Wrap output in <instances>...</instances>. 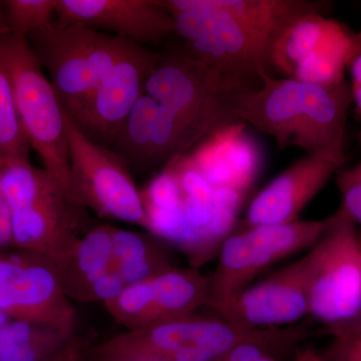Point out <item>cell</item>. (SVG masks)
Returning <instances> with one entry per match:
<instances>
[{
	"label": "cell",
	"instance_id": "83f0119b",
	"mask_svg": "<svg viewBox=\"0 0 361 361\" xmlns=\"http://www.w3.org/2000/svg\"><path fill=\"white\" fill-rule=\"evenodd\" d=\"M127 287L120 275L113 268L104 271L82 287L75 300L84 302H109L116 298Z\"/></svg>",
	"mask_w": 361,
	"mask_h": 361
},
{
	"label": "cell",
	"instance_id": "e575fe53",
	"mask_svg": "<svg viewBox=\"0 0 361 361\" xmlns=\"http://www.w3.org/2000/svg\"><path fill=\"white\" fill-rule=\"evenodd\" d=\"M6 35H9V30L6 25V16H4L2 2L0 1V37Z\"/></svg>",
	"mask_w": 361,
	"mask_h": 361
},
{
	"label": "cell",
	"instance_id": "d590c367",
	"mask_svg": "<svg viewBox=\"0 0 361 361\" xmlns=\"http://www.w3.org/2000/svg\"><path fill=\"white\" fill-rule=\"evenodd\" d=\"M11 318L8 317V316L4 314V312H1L0 311V329H2V327L4 326V325L6 324V323H8L11 322Z\"/></svg>",
	"mask_w": 361,
	"mask_h": 361
},
{
	"label": "cell",
	"instance_id": "f546056e",
	"mask_svg": "<svg viewBox=\"0 0 361 361\" xmlns=\"http://www.w3.org/2000/svg\"><path fill=\"white\" fill-rule=\"evenodd\" d=\"M9 245H13L11 213H9L4 188H2L1 168H0V250H4Z\"/></svg>",
	"mask_w": 361,
	"mask_h": 361
},
{
	"label": "cell",
	"instance_id": "ac0fdd59",
	"mask_svg": "<svg viewBox=\"0 0 361 361\" xmlns=\"http://www.w3.org/2000/svg\"><path fill=\"white\" fill-rule=\"evenodd\" d=\"M302 111L294 146L307 154L343 151L349 106L348 82L322 85L301 82Z\"/></svg>",
	"mask_w": 361,
	"mask_h": 361
},
{
	"label": "cell",
	"instance_id": "4316f807",
	"mask_svg": "<svg viewBox=\"0 0 361 361\" xmlns=\"http://www.w3.org/2000/svg\"><path fill=\"white\" fill-rule=\"evenodd\" d=\"M327 334L331 339L320 351L324 361H361V320Z\"/></svg>",
	"mask_w": 361,
	"mask_h": 361
},
{
	"label": "cell",
	"instance_id": "30bf717a",
	"mask_svg": "<svg viewBox=\"0 0 361 361\" xmlns=\"http://www.w3.org/2000/svg\"><path fill=\"white\" fill-rule=\"evenodd\" d=\"M0 311L11 319L75 332L77 311L66 295L56 265L20 250H0Z\"/></svg>",
	"mask_w": 361,
	"mask_h": 361
},
{
	"label": "cell",
	"instance_id": "277c9868",
	"mask_svg": "<svg viewBox=\"0 0 361 361\" xmlns=\"http://www.w3.org/2000/svg\"><path fill=\"white\" fill-rule=\"evenodd\" d=\"M144 92L174 114L200 141L239 122L237 104L249 90L183 54L159 61Z\"/></svg>",
	"mask_w": 361,
	"mask_h": 361
},
{
	"label": "cell",
	"instance_id": "d6986e66",
	"mask_svg": "<svg viewBox=\"0 0 361 361\" xmlns=\"http://www.w3.org/2000/svg\"><path fill=\"white\" fill-rule=\"evenodd\" d=\"M301 111V82L268 75L258 89L240 97L236 115L239 121L274 137L284 149L294 146Z\"/></svg>",
	"mask_w": 361,
	"mask_h": 361
},
{
	"label": "cell",
	"instance_id": "8d00e7d4",
	"mask_svg": "<svg viewBox=\"0 0 361 361\" xmlns=\"http://www.w3.org/2000/svg\"><path fill=\"white\" fill-rule=\"evenodd\" d=\"M360 241H361V236H360Z\"/></svg>",
	"mask_w": 361,
	"mask_h": 361
},
{
	"label": "cell",
	"instance_id": "7c38bea8",
	"mask_svg": "<svg viewBox=\"0 0 361 361\" xmlns=\"http://www.w3.org/2000/svg\"><path fill=\"white\" fill-rule=\"evenodd\" d=\"M210 292V277L200 270L174 267L128 285L104 306L116 322L134 330L194 314L208 306Z\"/></svg>",
	"mask_w": 361,
	"mask_h": 361
},
{
	"label": "cell",
	"instance_id": "4dcf8cb0",
	"mask_svg": "<svg viewBox=\"0 0 361 361\" xmlns=\"http://www.w3.org/2000/svg\"><path fill=\"white\" fill-rule=\"evenodd\" d=\"M85 355L87 346L80 339L75 338L47 361H84Z\"/></svg>",
	"mask_w": 361,
	"mask_h": 361
},
{
	"label": "cell",
	"instance_id": "d4e9b609",
	"mask_svg": "<svg viewBox=\"0 0 361 361\" xmlns=\"http://www.w3.org/2000/svg\"><path fill=\"white\" fill-rule=\"evenodd\" d=\"M2 2L9 35L30 37L51 25L56 16V0H6Z\"/></svg>",
	"mask_w": 361,
	"mask_h": 361
},
{
	"label": "cell",
	"instance_id": "d6a6232c",
	"mask_svg": "<svg viewBox=\"0 0 361 361\" xmlns=\"http://www.w3.org/2000/svg\"><path fill=\"white\" fill-rule=\"evenodd\" d=\"M290 361H324L320 351L316 350L313 346L301 344L296 349Z\"/></svg>",
	"mask_w": 361,
	"mask_h": 361
},
{
	"label": "cell",
	"instance_id": "ffe728a7",
	"mask_svg": "<svg viewBox=\"0 0 361 361\" xmlns=\"http://www.w3.org/2000/svg\"><path fill=\"white\" fill-rule=\"evenodd\" d=\"M191 159L214 189L234 190L245 195L257 174L258 151L243 132L241 123L211 135L210 141Z\"/></svg>",
	"mask_w": 361,
	"mask_h": 361
},
{
	"label": "cell",
	"instance_id": "4fadbf2b",
	"mask_svg": "<svg viewBox=\"0 0 361 361\" xmlns=\"http://www.w3.org/2000/svg\"><path fill=\"white\" fill-rule=\"evenodd\" d=\"M310 269L307 250L212 312L249 329H283L298 324L308 318Z\"/></svg>",
	"mask_w": 361,
	"mask_h": 361
},
{
	"label": "cell",
	"instance_id": "ba28073f",
	"mask_svg": "<svg viewBox=\"0 0 361 361\" xmlns=\"http://www.w3.org/2000/svg\"><path fill=\"white\" fill-rule=\"evenodd\" d=\"M259 330L215 314L194 313L111 337L90 349L99 355L137 356L155 361H212Z\"/></svg>",
	"mask_w": 361,
	"mask_h": 361
},
{
	"label": "cell",
	"instance_id": "9c48e42d",
	"mask_svg": "<svg viewBox=\"0 0 361 361\" xmlns=\"http://www.w3.org/2000/svg\"><path fill=\"white\" fill-rule=\"evenodd\" d=\"M70 195L80 208L103 217L147 227L142 193L120 157L90 141L66 111Z\"/></svg>",
	"mask_w": 361,
	"mask_h": 361
},
{
	"label": "cell",
	"instance_id": "836d02e7",
	"mask_svg": "<svg viewBox=\"0 0 361 361\" xmlns=\"http://www.w3.org/2000/svg\"><path fill=\"white\" fill-rule=\"evenodd\" d=\"M85 361H155L148 358L137 357V356L99 355V353H87Z\"/></svg>",
	"mask_w": 361,
	"mask_h": 361
},
{
	"label": "cell",
	"instance_id": "2e32d148",
	"mask_svg": "<svg viewBox=\"0 0 361 361\" xmlns=\"http://www.w3.org/2000/svg\"><path fill=\"white\" fill-rule=\"evenodd\" d=\"M196 142L174 114L144 92L115 144L133 161L157 164L182 157Z\"/></svg>",
	"mask_w": 361,
	"mask_h": 361
},
{
	"label": "cell",
	"instance_id": "7a4b0ae2",
	"mask_svg": "<svg viewBox=\"0 0 361 361\" xmlns=\"http://www.w3.org/2000/svg\"><path fill=\"white\" fill-rule=\"evenodd\" d=\"M172 16L175 32L186 42L189 58L220 71L247 90L258 89L269 75L270 45L203 0H161Z\"/></svg>",
	"mask_w": 361,
	"mask_h": 361
},
{
	"label": "cell",
	"instance_id": "e0dca14e",
	"mask_svg": "<svg viewBox=\"0 0 361 361\" xmlns=\"http://www.w3.org/2000/svg\"><path fill=\"white\" fill-rule=\"evenodd\" d=\"M353 32L341 23L313 13L299 18L286 28L274 42L271 66L290 78L303 59H330L348 66Z\"/></svg>",
	"mask_w": 361,
	"mask_h": 361
},
{
	"label": "cell",
	"instance_id": "cb8c5ba5",
	"mask_svg": "<svg viewBox=\"0 0 361 361\" xmlns=\"http://www.w3.org/2000/svg\"><path fill=\"white\" fill-rule=\"evenodd\" d=\"M30 148L16 109L13 82L0 56V157L30 159Z\"/></svg>",
	"mask_w": 361,
	"mask_h": 361
},
{
	"label": "cell",
	"instance_id": "52a82bcc",
	"mask_svg": "<svg viewBox=\"0 0 361 361\" xmlns=\"http://www.w3.org/2000/svg\"><path fill=\"white\" fill-rule=\"evenodd\" d=\"M329 217L296 221L289 224L247 227L230 235L217 256V266L210 277L209 310L229 302L256 278L293 254L310 250L322 236Z\"/></svg>",
	"mask_w": 361,
	"mask_h": 361
},
{
	"label": "cell",
	"instance_id": "8992f818",
	"mask_svg": "<svg viewBox=\"0 0 361 361\" xmlns=\"http://www.w3.org/2000/svg\"><path fill=\"white\" fill-rule=\"evenodd\" d=\"M308 318L325 334L361 320V241L356 223L339 207L310 249Z\"/></svg>",
	"mask_w": 361,
	"mask_h": 361
},
{
	"label": "cell",
	"instance_id": "5bb4252c",
	"mask_svg": "<svg viewBox=\"0 0 361 361\" xmlns=\"http://www.w3.org/2000/svg\"><path fill=\"white\" fill-rule=\"evenodd\" d=\"M56 16L59 25L80 23L142 47L175 32L172 16L158 0H56Z\"/></svg>",
	"mask_w": 361,
	"mask_h": 361
},
{
	"label": "cell",
	"instance_id": "5b68a950",
	"mask_svg": "<svg viewBox=\"0 0 361 361\" xmlns=\"http://www.w3.org/2000/svg\"><path fill=\"white\" fill-rule=\"evenodd\" d=\"M26 39L70 115L133 44L80 23L61 25L54 20Z\"/></svg>",
	"mask_w": 361,
	"mask_h": 361
},
{
	"label": "cell",
	"instance_id": "6da1fadb",
	"mask_svg": "<svg viewBox=\"0 0 361 361\" xmlns=\"http://www.w3.org/2000/svg\"><path fill=\"white\" fill-rule=\"evenodd\" d=\"M13 245L59 264L82 235L80 210L63 187L30 159L0 158Z\"/></svg>",
	"mask_w": 361,
	"mask_h": 361
},
{
	"label": "cell",
	"instance_id": "1f68e13d",
	"mask_svg": "<svg viewBox=\"0 0 361 361\" xmlns=\"http://www.w3.org/2000/svg\"><path fill=\"white\" fill-rule=\"evenodd\" d=\"M346 68L350 73L353 84L361 85V33H353V49Z\"/></svg>",
	"mask_w": 361,
	"mask_h": 361
},
{
	"label": "cell",
	"instance_id": "8fae6325",
	"mask_svg": "<svg viewBox=\"0 0 361 361\" xmlns=\"http://www.w3.org/2000/svg\"><path fill=\"white\" fill-rule=\"evenodd\" d=\"M160 59L142 45L130 44L85 104L68 114L78 129L97 145L115 144Z\"/></svg>",
	"mask_w": 361,
	"mask_h": 361
},
{
	"label": "cell",
	"instance_id": "9a60e30c",
	"mask_svg": "<svg viewBox=\"0 0 361 361\" xmlns=\"http://www.w3.org/2000/svg\"><path fill=\"white\" fill-rule=\"evenodd\" d=\"M344 161L343 151L307 154L254 198L247 211V227L298 221L303 209L338 172Z\"/></svg>",
	"mask_w": 361,
	"mask_h": 361
},
{
	"label": "cell",
	"instance_id": "484cf974",
	"mask_svg": "<svg viewBox=\"0 0 361 361\" xmlns=\"http://www.w3.org/2000/svg\"><path fill=\"white\" fill-rule=\"evenodd\" d=\"M165 256L163 249L146 235L114 227L113 269Z\"/></svg>",
	"mask_w": 361,
	"mask_h": 361
},
{
	"label": "cell",
	"instance_id": "44dd1931",
	"mask_svg": "<svg viewBox=\"0 0 361 361\" xmlns=\"http://www.w3.org/2000/svg\"><path fill=\"white\" fill-rule=\"evenodd\" d=\"M207 7L222 11L256 33L270 45L303 16L322 13L324 2L305 0H203Z\"/></svg>",
	"mask_w": 361,
	"mask_h": 361
},
{
	"label": "cell",
	"instance_id": "7402d4cb",
	"mask_svg": "<svg viewBox=\"0 0 361 361\" xmlns=\"http://www.w3.org/2000/svg\"><path fill=\"white\" fill-rule=\"evenodd\" d=\"M114 227L97 226L82 235L70 253L56 265L66 295L77 296L90 280L111 268Z\"/></svg>",
	"mask_w": 361,
	"mask_h": 361
},
{
	"label": "cell",
	"instance_id": "3957f363",
	"mask_svg": "<svg viewBox=\"0 0 361 361\" xmlns=\"http://www.w3.org/2000/svg\"><path fill=\"white\" fill-rule=\"evenodd\" d=\"M0 56L13 82L16 109L28 145L42 159L44 170L70 195L66 110L58 94L25 37H0Z\"/></svg>",
	"mask_w": 361,
	"mask_h": 361
},
{
	"label": "cell",
	"instance_id": "f1b7e54d",
	"mask_svg": "<svg viewBox=\"0 0 361 361\" xmlns=\"http://www.w3.org/2000/svg\"><path fill=\"white\" fill-rule=\"evenodd\" d=\"M337 185L342 197L341 208L356 224H361V161L341 172L337 177Z\"/></svg>",
	"mask_w": 361,
	"mask_h": 361
},
{
	"label": "cell",
	"instance_id": "603a6c76",
	"mask_svg": "<svg viewBox=\"0 0 361 361\" xmlns=\"http://www.w3.org/2000/svg\"><path fill=\"white\" fill-rule=\"evenodd\" d=\"M75 337L68 330L11 319L0 329V361H47Z\"/></svg>",
	"mask_w": 361,
	"mask_h": 361
}]
</instances>
